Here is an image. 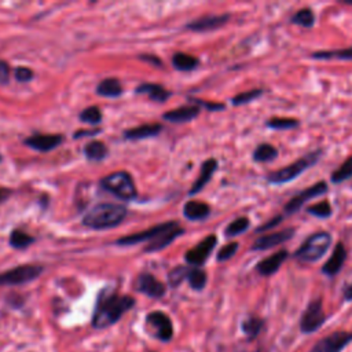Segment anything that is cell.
I'll return each mask as SVG.
<instances>
[{
    "mask_svg": "<svg viewBox=\"0 0 352 352\" xmlns=\"http://www.w3.org/2000/svg\"><path fill=\"white\" fill-rule=\"evenodd\" d=\"M136 92L147 94L150 96V99H153L155 102H165L168 99V96L170 95L164 87H161L158 84H142L136 88Z\"/></svg>",
    "mask_w": 352,
    "mask_h": 352,
    "instance_id": "484cf974",
    "label": "cell"
},
{
    "mask_svg": "<svg viewBox=\"0 0 352 352\" xmlns=\"http://www.w3.org/2000/svg\"><path fill=\"white\" fill-rule=\"evenodd\" d=\"M217 242L216 235H208L206 238H204L198 245H195L192 249H190L184 258L188 264L191 265H201L206 261V258L209 257V254L212 253V250L214 249Z\"/></svg>",
    "mask_w": 352,
    "mask_h": 352,
    "instance_id": "30bf717a",
    "label": "cell"
},
{
    "mask_svg": "<svg viewBox=\"0 0 352 352\" xmlns=\"http://www.w3.org/2000/svg\"><path fill=\"white\" fill-rule=\"evenodd\" d=\"M125 214L126 209L122 205L103 202L95 205L85 213V216L82 217V224L94 230L110 228L120 224L124 220Z\"/></svg>",
    "mask_w": 352,
    "mask_h": 352,
    "instance_id": "7a4b0ae2",
    "label": "cell"
},
{
    "mask_svg": "<svg viewBox=\"0 0 352 352\" xmlns=\"http://www.w3.org/2000/svg\"><path fill=\"white\" fill-rule=\"evenodd\" d=\"M352 341V331H334L319 340L311 352H340Z\"/></svg>",
    "mask_w": 352,
    "mask_h": 352,
    "instance_id": "9c48e42d",
    "label": "cell"
},
{
    "mask_svg": "<svg viewBox=\"0 0 352 352\" xmlns=\"http://www.w3.org/2000/svg\"><path fill=\"white\" fill-rule=\"evenodd\" d=\"M267 126L271 129L286 131L298 126V121L296 118H286V117H272L267 121Z\"/></svg>",
    "mask_w": 352,
    "mask_h": 352,
    "instance_id": "1f68e13d",
    "label": "cell"
},
{
    "mask_svg": "<svg viewBox=\"0 0 352 352\" xmlns=\"http://www.w3.org/2000/svg\"><path fill=\"white\" fill-rule=\"evenodd\" d=\"M311 58L320 59V60H352V47L342 48V50H326V51H315Z\"/></svg>",
    "mask_w": 352,
    "mask_h": 352,
    "instance_id": "cb8c5ba5",
    "label": "cell"
},
{
    "mask_svg": "<svg viewBox=\"0 0 352 352\" xmlns=\"http://www.w3.org/2000/svg\"><path fill=\"white\" fill-rule=\"evenodd\" d=\"M216 169H217V161H216L214 158L206 160V161L202 164V166H201L199 176H198V179L195 180V183L192 184V187H191V190H190V194L192 195V194L199 192V191L206 186V183L210 180V177H212V175H213V172H214Z\"/></svg>",
    "mask_w": 352,
    "mask_h": 352,
    "instance_id": "ffe728a7",
    "label": "cell"
},
{
    "mask_svg": "<svg viewBox=\"0 0 352 352\" xmlns=\"http://www.w3.org/2000/svg\"><path fill=\"white\" fill-rule=\"evenodd\" d=\"M136 289L153 298H161L165 294V286L151 274H142L136 280Z\"/></svg>",
    "mask_w": 352,
    "mask_h": 352,
    "instance_id": "5bb4252c",
    "label": "cell"
},
{
    "mask_svg": "<svg viewBox=\"0 0 352 352\" xmlns=\"http://www.w3.org/2000/svg\"><path fill=\"white\" fill-rule=\"evenodd\" d=\"M249 219L248 217H238L232 223H230L226 227V236H236L242 232H245L249 228Z\"/></svg>",
    "mask_w": 352,
    "mask_h": 352,
    "instance_id": "d590c367",
    "label": "cell"
},
{
    "mask_svg": "<svg viewBox=\"0 0 352 352\" xmlns=\"http://www.w3.org/2000/svg\"><path fill=\"white\" fill-rule=\"evenodd\" d=\"M307 212L315 217H319V219H327L331 216V206L327 201H320V202H316L314 205H309L307 208Z\"/></svg>",
    "mask_w": 352,
    "mask_h": 352,
    "instance_id": "74e56055",
    "label": "cell"
},
{
    "mask_svg": "<svg viewBox=\"0 0 352 352\" xmlns=\"http://www.w3.org/2000/svg\"><path fill=\"white\" fill-rule=\"evenodd\" d=\"M287 256H289V252L285 250V249H282V250H279L276 253H272L271 256L260 260L257 263V265H256V270H257V272L260 275L270 276V275L275 274L280 268V265L287 258Z\"/></svg>",
    "mask_w": 352,
    "mask_h": 352,
    "instance_id": "e0dca14e",
    "label": "cell"
},
{
    "mask_svg": "<svg viewBox=\"0 0 352 352\" xmlns=\"http://www.w3.org/2000/svg\"><path fill=\"white\" fill-rule=\"evenodd\" d=\"M352 177V155L348 157L333 173H331V182L338 184Z\"/></svg>",
    "mask_w": 352,
    "mask_h": 352,
    "instance_id": "f546056e",
    "label": "cell"
},
{
    "mask_svg": "<svg viewBox=\"0 0 352 352\" xmlns=\"http://www.w3.org/2000/svg\"><path fill=\"white\" fill-rule=\"evenodd\" d=\"M344 298H345L346 301H351V300H352V283L345 289V292H344Z\"/></svg>",
    "mask_w": 352,
    "mask_h": 352,
    "instance_id": "bcb514c9",
    "label": "cell"
},
{
    "mask_svg": "<svg viewBox=\"0 0 352 352\" xmlns=\"http://www.w3.org/2000/svg\"><path fill=\"white\" fill-rule=\"evenodd\" d=\"M236 249H238V243L236 242H230V243L224 245L219 250V253H217V260L219 261H226V260L231 258L236 253Z\"/></svg>",
    "mask_w": 352,
    "mask_h": 352,
    "instance_id": "60d3db41",
    "label": "cell"
},
{
    "mask_svg": "<svg viewBox=\"0 0 352 352\" xmlns=\"http://www.w3.org/2000/svg\"><path fill=\"white\" fill-rule=\"evenodd\" d=\"M4 194H6V191H4V190H0V199L4 197Z\"/></svg>",
    "mask_w": 352,
    "mask_h": 352,
    "instance_id": "681fc988",
    "label": "cell"
},
{
    "mask_svg": "<svg viewBox=\"0 0 352 352\" xmlns=\"http://www.w3.org/2000/svg\"><path fill=\"white\" fill-rule=\"evenodd\" d=\"M10 78V66L7 65V62L0 59V82L6 84L8 82Z\"/></svg>",
    "mask_w": 352,
    "mask_h": 352,
    "instance_id": "7bdbcfd3",
    "label": "cell"
},
{
    "mask_svg": "<svg viewBox=\"0 0 352 352\" xmlns=\"http://www.w3.org/2000/svg\"><path fill=\"white\" fill-rule=\"evenodd\" d=\"M33 77V72L25 66H19L15 69V78L19 81V82H26V81H30Z\"/></svg>",
    "mask_w": 352,
    "mask_h": 352,
    "instance_id": "b9f144b4",
    "label": "cell"
},
{
    "mask_svg": "<svg viewBox=\"0 0 352 352\" xmlns=\"http://www.w3.org/2000/svg\"><path fill=\"white\" fill-rule=\"evenodd\" d=\"M0 161H1V155H0Z\"/></svg>",
    "mask_w": 352,
    "mask_h": 352,
    "instance_id": "f907efd6",
    "label": "cell"
},
{
    "mask_svg": "<svg viewBox=\"0 0 352 352\" xmlns=\"http://www.w3.org/2000/svg\"><path fill=\"white\" fill-rule=\"evenodd\" d=\"M276 155H278V150L270 143H261L253 151V160L256 162H268L276 158Z\"/></svg>",
    "mask_w": 352,
    "mask_h": 352,
    "instance_id": "f1b7e54d",
    "label": "cell"
},
{
    "mask_svg": "<svg viewBox=\"0 0 352 352\" xmlns=\"http://www.w3.org/2000/svg\"><path fill=\"white\" fill-rule=\"evenodd\" d=\"M96 92L106 98H117L122 94V87L117 78H104L98 84Z\"/></svg>",
    "mask_w": 352,
    "mask_h": 352,
    "instance_id": "d4e9b609",
    "label": "cell"
},
{
    "mask_svg": "<svg viewBox=\"0 0 352 352\" xmlns=\"http://www.w3.org/2000/svg\"><path fill=\"white\" fill-rule=\"evenodd\" d=\"M194 102L199 103L201 106L206 107L208 110L210 111H217V110H223L224 109V104L223 103H216V102H204V100H198V99H194Z\"/></svg>",
    "mask_w": 352,
    "mask_h": 352,
    "instance_id": "ee69618b",
    "label": "cell"
},
{
    "mask_svg": "<svg viewBox=\"0 0 352 352\" xmlns=\"http://www.w3.org/2000/svg\"><path fill=\"white\" fill-rule=\"evenodd\" d=\"M133 304L135 300L131 296H120L117 293H102L98 298L92 315V326L96 329H102L116 323L124 312L133 307Z\"/></svg>",
    "mask_w": 352,
    "mask_h": 352,
    "instance_id": "6da1fadb",
    "label": "cell"
},
{
    "mask_svg": "<svg viewBox=\"0 0 352 352\" xmlns=\"http://www.w3.org/2000/svg\"><path fill=\"white\" fill-rule=\"evenodd\" d=\"M320 158V150L308 153L307 155L301 157L300 160L294 161L293 164L280 168L275 172H271L267 176V182L272 183V184H283V183H289L292 180H294L296 177H298L302 172H305L308 168H311L312 165L316 164V161Z\"/></svg>",
    "mask_w": 352,
    "mask_h": 352,
    "instance_id": "277c9868",
    "label": "cell"
},
{
    "mask_svg": "<svg viewBox=\"0 0 352 352\" xmlns=\"http://www.w3.org/2000/svg\"><path fill=\"white\" fill-rule=\"evenodd\" d=\"M282 219H283V216H276V217H274V219H271L267 224H263L261 227H258V230L257 231H268V230H271V228H274L275 226H278L280 221H282Z\"/></svg>",
    "mask_w": 352,
    "mask_h": 352,
    "instance_id": "f6af8a7d",
    "label": "cell"
},
{
    "mask_svg": "<svg viewBox=\"0 0 352 352\" xmlns=\"http://www.w3.org/2000/svg\"><path fill=\"white\" fill-rule=\"evenodd\" d=\"M290 21L298 26L302 28H311L315 22V15L312 12V10L309 8H301L297 12H294L290 18Z\"/></svg>",
    "mask_w": 352,
    "mask_h": 352,
    "instance_id": "4dcf8cb0",
    "label": "cell"
},
{
    "mask_svg": "<svg viewBox=\"0 0 352 352\" xmlns=\"http://www.w3.org/2000/svg\"><path fill=\"white\" fill-rule=\"evenodd\" d=\"M34 241L33 236H30L29 234L21 231V230H14L10 235V245L15 249H23L29 245H32Z\"/></svg>",
    "mask_w": 352,
    "mask_h": 352,
    "instance_id": "d6a6232c",
    "label": "cell"
},
{
    "mask_svg": "<svg viewBox=\"0 0 352 352\" xmlns=\"http://www.w3.org/2000/svg\"><path fill=\"white\" fill-rule=\"evenodd\" d=\"M183 213L188 220H204L209 216L210 208L201 201H188L183 208Z\"/></svg>",
    "mask_w": 352,
    "mask_h": 352,
    "instance_id": "603a6c76",
    "label": "cell"
},
{
    "mask_svg": "<svg viewBox=\"0 0 352 352\" xmlns=\"http://www.w3.org/2000/svg\"><path fill=\"white\" fill-rule=\"evenodd\" d=\"M177 223L176 221H168V223H162V224H158L155 227H151L148 230H144L139 234H132V235H128V236H122L117 241L118 245H135V243H139V242H150L151 239H154L157 235H160L162 231L176 226Z\"/></svg>",
    "mask_w": 352,
    "mask_h": 352,
    "instance_id": "4fadbf2b",
    "label": "cell"
},
{
    "mask_svg": "<svg viewBox=\"0 0 352 352\" xmlns=\"http://www.w3.org/2000/svg\"><path fill=\"white\" fill-rule=\"evenodd\" d=\"M84 154L88 160L94 161H100L106 157L107 154V147L99 142V140H92L84 146Z\"/></svg>",
    "mask_w": 352,
    "mask_h": 352,
    "instance_id": "83f0119b",
    "label": "cell"
},
{
    "mask_svg": "<svg viewBox=\"0 0 352 352\" xmlns=\"http://www.w3.org/2000/svg\"><path fill=\"white\" fill-rule=\"evenodd\" d=\"M62 136L60 135H44V133H36L25 139V144L29 146L30 148L36 151H50L58 147L62 143Z\"/></svg>",
    "mask_w": 352,
    "mask_h": 352,
    "instance_id": "9a60e30c",
    "label": "cell"
},
{
    "mask_svg": "<svg viewBox=\"0 0 352 352\" xmlns=\"http://www.w3.org/2000/svg\"><path fill=\"white\" fill-rule=\"evenodd\" d=\"M142 59L143 60H150V62H155L157 65H161V60H158V59H155V58H151V56H142Z\"/></svg>",
    "mask_w": 352,
    "mask_h": 352,
    "instance_id": "c3c4849f",
    "label": "cell"
},
{
    "mask_svg": "<svg viewBox=\"0 0 352 352\" xmlns=\"http://www.w3.org/2000/svg\"><path fill=\"white\" fill-rule=\"evenodd\" d=\"M188 283L194 290H201L206 285V274L199 268H191L187 275Z\"/></svg>",
    "mask_w": 352,
    "mask_h": 352,
    "instance_id": "8d00e7d4",
    "label": "cell"
},
{
    "mask_svg": "<svg viewBox=\"0 0 352 352\" xmlns=\"http://www.w3.org/2000/svg\"><path fill=\"white\" fill-rule=\"evenodd\" d=\"M263 324H264L263 319L252 316V318H248L246 320L242 322V331H243L249 338H254V337L260 333Z\"/></svg>",
    "mask_w": 352,
    "mask_h": 352,
    "instance_id": "836d02e7",
    "label": "cell"
},
{
    "mask_svg": "<svg viewBox=\"0 0 352 352\" xmlns=\"http://www.w3.org/2000/svg\"><path fill=\"white\" fill-rule=\"evenodd\" d=\"M100 186L103 190L111 192L113 195L121 198V199H133L136 197V188L135 183L128 172L120 170L110 173L109 176H104L100 180Z\"/></svg>",
    "mask_w": 352,
    "mask_h": 352,
    "instance_id": "5b68a950",
    "label": "cell"
},
{
    "mask_svg": "<svg viewBox=\"0 0 352 352\" xmlns=\"http://www.w3.org/2000/svg\"><path fill=\"white\" fill-rule=\"evenodd\" d=\"M147 323L155 330V336L161 341H169L173 336V326L170 319L161 311H153L146 318Z\"/></svg>",
    "mask_w": 352,
    "mask_h": 352,
    "instance_id": "8fae6325",
    "label": "cell"
},
{
    "mask_svg": "<svg viewBox=\"0 0 352 352\" xmlns=\"http://www.w3.org/2000/svg\"><path fill=\"white\" fill-rule=\"evenodd\" d=\"M198 114H199L198 106H183L165 113L164 118L170 122H187L195 118Z\"/></svg>",
    "mask_w": 352,
    "mask_h": 352,
    "instance_id": "44dd1931",
    "label": "cell"
},
{
    "mask_svg": "<svg viewBox=\"0 0 352 352\" xmlns=\"http://www.w3.org/2000/svg\"><path fill=\"white\" fill-rule=\"evenodd\" d=\"M346 260V249L342 242H338L334 249L331 256L327 258V261L322 267V272L326 274L327 276H334L338 274V271L342 268L344 263Z\"/></svg>",
    "mask_w": 352,
    "mask_h": 352,
    "instance_id": "ac0fdd59",
    "label": "cell"
},
{
    "mask_svg": "<svg viewBox=\"0 0 352 352\" xmlns=\"http://www.w3.org/2000/svg\"><path fill=\"white\" fill-rule=\"evenodd\" d=\"M80 120L88 124H98L102 120V113L96 106H91L80 113Z\"/></svg>",
    "mask_w": 352,
    "mask_h": 352,
    "instance_id": "f35d334b",
    "label": "cell"
},
{
    "mask_svg": "<svg viewBox=\"0 0 352 352\" xmlns=\"http://www.w3.org/2000/svg\"><path fill=\"white\" fill-rule=\"evenodd\" d=\"M172 65L177 70L188 72V70H192V69H195L198 66V59L195 56H192V55L177 52L172 58Z\"/></svg>",
    "mask_w": 352,
    "mask_h": 352,
    "instance_id": "4316f807",
    "label": "cell"
},
{
    "mask_svg": "<svg viewBox=\"0 0 352 352\" xmlns=\"http://www.w3.org/2000/svg\"><path fill=\"white\" fill-rule=\"evenodd\" d=\"M184 231L183 228L179 227V224L162 231L160 235H157L154 239H151L148 242V245L144 248V252H157V250H161L164 249L165 246H168L169 243H172V241H175L179 235H182Z\"/></svg>",
    "mask_w": 352,
    "mask_h": 352,
    "instance_id": "d6986e66",
    "label": "cell"
},
{
    "mask_svg": "<svg viewBox=\"0 0 352 352\" xmlns=\"http://www.w3.org/2000/svg\"><path fill=\"white\" fill-rule=\"evenodd\" d=\"M161 129H162V126L160 124H143V125H139L136 128L125 131L124 136L129 140L146 139V138H151V136L158 135Z\"/></svg>",
    "mask_w": 352,
    "mask_h": 352,
    "instance_id": "7402d4cb",
    "label": "cell"
},
{
    "mask_svg": "<svg viewBox=\"0 0 352 352\" xmlns=\"http://www.w3.org/2000/svg\"><path fill=\"white\" fill-rule=\"evenodd\" d=\"M228 19H230L228 14L206 15V16H202V18H198V19L190 22L186 28L192 32H208V30H213V29H217V28L226 25Z\"/></svg>",
    "mask_w": 352,
    "mask_h": 352,
    "instance_id": "2e32d148",
    "label": "cell"
},
{
    "mask_svg": "<svg viewBox=\"0 0 352 352\" xmlns=\"http://www.w3.org/2000/svg\"><path fill=\"white\" fill-rule=\"evenodd\" d=\"M99 131H78L76 135H74V138H80V136H85V135H95V133H98Z\"/></svg>",
    "mask_w": 352,
    "mask_h": 352,
    "instance_id": "7dc6e473",
    "label": "cell"
},
{
    "mask_svg": "<svg viewBox=\"0 0 352 352\" xmlns=\"http://www.w3.org/2000/svg\"><path fill=\"white\" fill-rule=\"evenodd\" d=\"M327 188H329V187H327V183H326V182H318V183L312 184L311 187L304 188L302 191L297 192V194L285 205V213H286V214L296 213V212L300 210V208H301L307 201H309L311 198H315V197H319V195L326 194Z\"/></svg>",
    "mask_w": 352,
    "mask_h": 352,
    "instance_id": "ba28073f",
    "label": "cell"
},
{
    "mask_svg": "<svg viewBox=\"0 0 352 352\" xmlns=\"http://www.w3.org/2000/svg\"><path fill=\"white\" fill-rule=\"evenodd\" d=\"M43 271L41 265L25 264L0 274V285H22L36 279Z\"/></svg>",
    "mask_w": 352,
    "mask_h": 352,
    "instance_id": "8992f818",
    "label": "cell"
},
{
    "mask_svg": "<svg viewBox=\"0 0 352 352\" xmlns=\"http://www.w3.org/2000/svg\"><path fill=\"white\" fill-rule=\"evenodd\" d=\"M188 268L187 267H183V265H179L176 268H173L170 272H169V276H168V280H169V285L176 287L184 278H187L188 275Z\"/></svg>",
    "mask_w": 352,
    "mask_h": 352,
    "instance_id": "ab89813d",
    "label": "cell"
},
{
    "mask_svg": "<svg viewBox=\"0 0 352 352\" xmlns=\"http://www.w3.org/2000/svg\"><path fill=\"white\" fill-rule=\"evenodd\" d=\"M331 245V235L326 231H318L309 235L296 250L294 258L302 263H314L324 256Z\"/></svg>",
    "mask_w": 352,
    "mask_h": 352,
    "instance_id": "3957f363",
    "label": "cell"
},
{
    "mask_svg": "<svg viewBox=\"0 0 352 352\" xmlns=\"http://www.w3.org/2000/svg\"><path fill=\"white\" fill-rule=\"evenodd\" d=\"M324 319L326 315L323 311L322 300L315 298L307 305L300 320V329L302 333H314L324 323Z\"/></svg>",
    "mask_w": 352,
    "mask_h": 352,
    "instance_id": "52a82bcc",
    "label": "cell"
},
{
    "mask_svg": "<svg viewBox=\"0 0 352 352\" xmlns=\"http://www.w3.org/2000/svg\"><path fill=\"white\" fill-rule=\"evenodd\" d=\"M293 235H294V228H286L283 231L264 234L253 242L252 249L253 250H267V249H271L276 245H280V243L289 241Z\"/></svg>",
    "mask_w": 352,
    "mask_h": 352,
    "instance_id": "7c38bea8",
    "label": "cell"
},
{
    "mask_svg": "<svg viewBox=\"0 0 352 352\" xmlns=\"http://www.w3.org/2000/svg\"><path fill=\"white\" fill-rule=\"evenodd\" d=\"M264 94V89L261 88H253V89H249V91H245V92H241L238 95H235L231 102L232 104L235 106H239V104H246V103H250L252 100L257 99L258 96H261Z\"/></svg>",
    "mask_w": 352,
    "mask_h": 352,
    "instance_id": "e575fe53",
    "label": "cell"
}]
</instances>
